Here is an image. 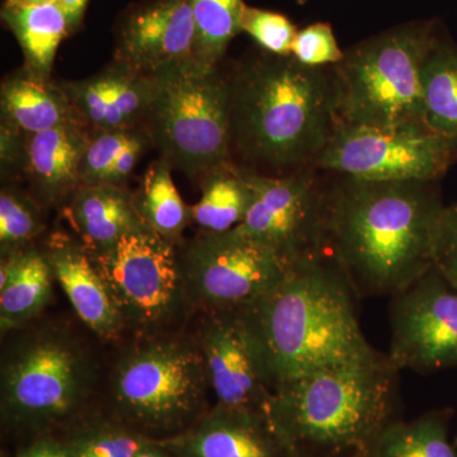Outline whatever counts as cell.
I'll return each mask as SVG.
<instances>
[{
    "instance_id": "cell-1",
    "label": "cell",
    "mask_w": 457,
    "mask_h": 457,
    "mask_svg": "<svg viewBox=\"0 0 457 457\" xmlns=\"http://www.w3.org/2000/svg\"><path fill=\"white\" fill-rule=\"evenodd\" d=\"M326 174L327 252L357 296H394L432 269L440 180Z\"/></svg>"
},
{
    "instance_id": "cell-2",
    "label": "cell",
    "mask_w": 457,
    "mask_h": 457,
    "mask_svg": "<svg viewBox=\"0 0 457 457\" xmlns=\"http://www.w3.org/2000/svg\"><path fill=\"white\" fill-rule=\"evenodd\" d=\"M356 296L326 252L288 267L272 290L237 312L270 393L320 370L381 356L361 329Z\"/></svg>"
},
{
    "instance_id": "cell-3",
    "label": "cell",
    "mask_w": 457,
    "mask_h": 457,
    "mask_svg": "<svg viewBox=\"0 0 457 457\" xmlns=\"http://www.w3.org/2000/svg\"><path fill=\"white\" fill-rule=\"evenodd\" d=\"M231 161L286 176L312 167L338 126L332 66L261 51L228 74Z\"/></svg>"
},
{
    "instance_id": "cell-4",
    "label": "cell",
    "mask_w": 457,
    "mask_h": 457,
    "mask_svg": "<svg viewBox=\"0 0 457 457\" xmlns=\"http://www.w3.org/2000/svg\"><path fill=\"white\" fill-rule=\"evenodd\" d=\"M389 357L312 372L273 390L266 414L295 456H368L390 423L395 376Z\"/></svg>"
},
{
    "instance_id": "cell-5",
    "label": "cell",
    "mask_w": 457,
    "mask_h": 457,
    "mask_svg": "<svg viewBox=\"0 0 457 457\" xmlns=\"http://www.w3.org/2000/svg\"><path fill=\"white\" fill-rule=\"evenodd\" d=\"M96 366L65 327L21 333L3 353L0 416L12 431L41 433L75 420L92 394Z\"/></svg>"
},
{
    "instance_id": "cell-6",
    "label": "cell",
    "mask_w": 457,
    "mask_h": 457,
    "mask_svg": "<svg viewBox=\"0 0 457 457\" xmlns=\"http://www.w3.org/2000/svg\"><path fill=\"white\" fill-rule=\"evenodd\" d=\"M212 392L196 338L141 336L111 375L117 420L161 440L186 431L206 413Z\"/></svg>"
},
{
    "instance_id": "cell-7",
    "label": "cell",
    "mask_w": 457,
    "mask_h": 457,
    "mask_svg": "<svg viewBox=\"0 0 457 457\" xmlns=\"http://www.w3.org/2000/svg\"><path fill=\"white\" fill-rule=\"evenodd\" d=\"M438 27L414 21L345 50L332 65L338 125H426L422 66Z\"/></svg>"
},
{
    "instance_id": "cell-8",
    "label": "cell",
    "mask_w": 457,
    "mask_h": 457,
    "mask_svg": "<svg viewBox=\"0 0 457 457\" xmlns=\"http://www.w3.org/2000/svg\"><path fill=\"white\" fill-rule=\"evenodd\" d=\"M143 128L161 158L189 179L231 162L228 74L192 60L156 75Z\"/></svg>"
},
{
    "instance_id": "cell-9",
    "label": "cell",
    "mask_w": 457,
    "mask_h": 457,
    "mask_svg": "<svg viewBox=\"0 0 457 457\" xmlns=\"http://www.w3.org/2000/svg\"><path fill=\"white\" fill-rule=\"evenodd\" d=\"M90 255L126 329L139 336L162 335L191 312L180 276L179 245L149 228Z\"/></svg>"
},
{
    "instance_id": "cell-10",
    "label": "cell",
    "mask_w": 457,
    "mask_h": 457,
    "mask_svg": "<svg viewBox=\"0 0 457 457\" xmlns=\"http://www.w3.org/2000/svg\"><path fill=\"white\" fill-rule=\"evenodd\" d=\"M179 263L191 312H239L272 290L288 266L266 245L236 228L198 231L179 245Z\"/></svg>"
},
{
    "instance_id": "cell-11",
    "label": "cell",
    "mask_w": 457,
    "mask_h": 457,
    "mask_svg": "<svg viewBox=\"0 0 457 457\" xmlns=\"http://www.w3.org/2000/svg\"><path fill=\"white\" fill-rule=\"evenodd\" d=\"M245 171L253 198L236 230L266 245L288 267L326 253V171L314 167L286 176Z\"/></svg>"
},
{
    "instance_id": "cell-12",
    "label": "cell",
    "mask_w": 457,
    "mask_h": 457,
    "mask_svg": "<svg viewBox=\"0 0 457 457\" xmlns=\"http://www.w3.org/2000/svg\"><path fill=\"white\" fill-rule=\"evenodd\" d=\"M457 162L453 147L427 125H338L312 167L374 180H440Z\"/></svg>"
},
{
    "instance_id": "cell-13",
    "label": "cell",
    "mask_w": 457,
    "mask_h": 457,
    "mask_svg": "<svg viewBox=\"0 0 457 457\" xmlns=\"http://www.w3.org/2000/svg\"><path fill=\"white\" fill-rule=\"evenodd\" d=\"M389 360L418 372L457 366V290L432 269L394 295Z\"/></svg>"
},
{
    "instance_id": "cell-14",
    "label": "cell",
    "mask_w": 457,
    "mask_h": 457,
    "mask_svg": "<svg viewBox=\"0 0 457 457\" xmlns=\"http://www.w3.org/2000/svg\"><path fill=\"white\" fill-rule=\"evenodd\" d=\"M191 0H144L120 18L113 60L156 77L195 60Z\"/></svg>"
},
{
    "instance_id": "cell-15",
    "label": "cell",
    "mask_w": 457,
    "mask_h": 457,
    "mask_svg": "<svg viewBox=\"0 0 457 457\" xmlns=\"http://www.w3.org/2000/svg\"><path fill=\"white\" fill-rule=\"evenodd\" d=\"M89 134L82 125L27 135L2 129L3 174L18 171L44 206H59L80 187V163Z\"/></svg>"
},
{
    "instance_id": "cell-16",
    "label": "cell",
    "mask_w": 457,
    "mask_h": 457,
    "mask_svg": "<svg viewBox=\"0 0 457 457\" xmlns=\"http://www.w3.org/2000/svg\"><path fill=\"white\" fill-rule=\"evenodd\" d=\"M196 342L216 407L266 414L270 390L261 378L237 312H206Z\"/></svg>"
},
{
    "instance_id": "cell-17",
    "label": "cell",
    "mask_w": 457,
    "mask_h": 457,
    "mask_svg": "<svg viewBox=\"0 0 457 457\" xmlns=\"http://www.w3.org/2000/svg\"><path fill=\"white\" fill-rule=\"evenodd\" d=\"M154 441L173 457H296L267 414L216 405L186 431Z\"/></svg>"
},
{
    "instance_id": "cell-18",
    "label": "cell",
    "mask_w": 457,
    "mask_h": 457,
    "mask_svg": "<svg viewBox=\"0 0 457 457\" xmlns=\"http://www.w3.org/2000/svg\"><path fill=\"white\" fill-rule=\"evenodd\" d=\"M62 86L89 131L143 128L154 95V77L137 73L116 60L92 77L64 80Z\"/></svg>"
},
{
    "instance_id": "cell-19",
    "label": "cell",
    "mask_w": 457,
    "mask_h": 457,
    "mask_svg": "<svg viewBox=\"0 0 457 457\" xmlns=\"http://www.w3.org/2000/svg\"><path fill=\"white\" fill-rule=\"evenodd\" d=\"M41 251L84 326L104 341L119 339L125 323L83 243L66 234L53 233Z\"/></svg>"
},
{
    "instance_id": "cell-20",
    "label": "cell",
    "mask_w": 457,
    "mask_h": 457,
    "mask_svg": "<svg viewBox=\"0 0 457 457\" xmlns=\"http://www.w3.org/2000/svg\"><path fill=\"white\" fill-rule=\"evenodd\" d=\"M2 129L17 134H37L82 120L62 82L41 78L23 69L9 75L0 89Z\"/></svg>"
},
{
    "instance_id": "cell-21",
    "label": "cell",
    "mask_w": 457,
    "mask_h": 457,
    "mask_svg": "<svg viewBox=\"0 0 457 457\" xmlns=\"http://www.w3.org/2000/svg\"><path fill=\"white\" fill-rule=\"evenodd\" d=\"M69 218L89 253L107 251L123 237L146 228L126 186H83L69 200Z\"/></svg>"
},
{
    "instance_id": "cell-22",
    "label": "cell",
    "mask_w": 457,
    "mask_h": 457,
    "mask_svg": "<svg viewBox=\"0 0 457 457\" xmlns=\"http://www.w3.org/2000/svg\"><path fill=\"white\" fill-rule=\"evenodd\" d=\"M53 270L37 245L2 254L0 330L2 335L31 323L53 299Z\"/></svg>"
},
{
    "instance_id": "cell-23",
    "label": "cell",
    "mask_w": 457,
    "mask_h": 457,
    "mask_svg": "<svg viewBox=\"0 0 457 457\" xmlns=\"http://www.w3.org/2000/svg\"><path fill=\"white\" fill-rule=\"evenodd\" d=\"M420 83L427 128L457 154V45L440 29L427 53Z\"/></svg>"
},
{
    "instance_id": "cell-24",
    "label": "cell",
    "mask_w": 457,
    "mask_h": 457,
    "mask_svg": "<svg viewBox=\"0 0 457 457\" xmlns=\"http://www.w3.org/2000/svg\"><path fill=\"white\" fill-rule=\"evenodd\" d=\"M2 20L20 44L27 71L50 78L60 44L73 33L60 3L3 7Z\"/></svg>"
},
{
    "instance_id": "cell-25",
    "label": "cell",
    "mask_w": 457,
    "mask_h": 457,
    "mask_svg": "<svg viewBox=\"0 0 457 457\" xmlns=\"http://www.w3.org/2000/svg\"><path fill=\"white\" fill-rule=\"evenodd\" d=\"M203 196L192 209V224L198 231L225 233L245 221L253 192L245 168L228 162L198 180Z\"/></svg>"
},
{
    "instance_id": "cell-26",
    "label": "cell",
    "mask_w": 457,
    "mask_h": 457,
    "mask_svg": "<svg viewBox=\"0 0 457 457\" xmlns=\"http://www.w3.org/2000/svg\"><path fill=\"white\" fill-rule=\"evenodd\" d=\"M173 167L163 158L147 168L140 187L134 192L135 206L150 230L179 245L192 224V209L180 197L171 177Z\"/></svg>"
},
{
    "instance_id": "cell-27",
    "label": "cell",
    "mask_w": 457,
    "mask_h": 457,
    "mask_svg": "<svg viewBox=\"0 0 457 457\" xmlns=\"http://www.w3.org/2000/svg\"><path fill=\"white\" fill-rule=\"evenodd\" d=\"M243 0H191L195 22L194 57L206 69L219 68L228 45L240 32Z\"/></svg>"
},
{
    "instance_id": "cell-28",
    "label": "cell",
    "mask_w": 457,
    "mask_h": 457,
    "mask_svg": "<svg viewBox=\"0 0 457 457\" xmlns=\"http://www.w3.org/2000/svg\"><path fill=\"white\" fill-rule=\"evenodd\" d=\"M366 457H457V453L445 423L432 416L411 423L390 422Z\"/></svg>"
},
{
    "instance_id": "cell-29",
    "label": "cell",
    "mask_w": 457,
    "mask_h": 457,
    "mask_svg": "<svg viewBox=\"0 0 457 457\" xmlns=\"http://www.w3.org/2000/svg\"><path fill=\"white\" fill-rule=\"evenodd\" d=\"M150 440L117 418H92L74 423L64 444L71 457H137Z\"/></svg>"
},
{
    "instance_id": "cell-30",
    "label": "cell",
    "mask_w": 457,
    "mask_h": 457,
    "mask_svg": "<svg viewBox=\"0 0 457 457\" xmlns=\"http://www.w3.org/2000/svg\"><path fill=\"white\" fill-rule=\"evenodd\" d=\"M42 204L33 195L13 187L0 194V251L16 253L35 246L46 228Z\"/></svg>"
},
{
    "instance_id": "cell-31",
    "label": "cell",
    "mask_w": 457,
    "mask_h": 457,
    "mask_svg": "<svg viewBox=\"0 0 457 457\" xmlns=\"http://www.w3.org/2000/svg\"><path fill=\"white\" fill-rule=\"evenodd\" d=\"M239 26L240 32L248 33L262 50L279 56L291 55L299 31L284 14L246 4L243 7Z\"/></svg>"
},
{
    "instance_id": "cell-32",
    "label": "cell",
    "mask_w": 457,
    "mask_h": 457,
    "mask_svg": "<svg viewBox=\"0 0 457 457\" xmlns=\"http://www.w3.org/2000/svg\"><path fill=\"white\" fill-rule=\"evenodd\" d=\"M139 129L134 130L90 131L88 145L80 163V187L104 185L108 170L128 147Z\"/></svg>"
},
{
    "instance_id": "cell-33",
    "label": "cell",
    "mask_w": 457,
    "mask_h": 457,
    "mask_svg": "<svg viewBox=\"0 0 457 457\" xmlns=\"http://www.w3.org/2000/svg\"><path fill=\"white\" fill-rule=\"evenodd\" d=\"M291 55L303 65L323 68L338 64L345 50L338 46L332 26L318 22L297 31Z\"/></svg>"
},
{
    "instance_id": "cell-34",
    "label": "cell",
    "mask_w": 457,
    "mask_h": 457,
    "mask_svg": "<svg viewBox=\"0 0 457 457\" xmlns=\"http://www.w3.org/2000/svg\"><path fill=\"white\" fill-rule=\"evenodd\" d=\"M433 269L457 290V203L441 213L433 246Z\"/></svg>"
},
{
    "instance_id": "cell-35",
    "label": "cell",
    "mask_w": 457,
    "mask_h": 457,
    "mask_svg": "<svg viewBox=\"0 0 457 457\" xmlns=\"http://www.w3.org/2000/svg\"><path fill=\"white\" fill-rule=\"evenodd\" d=\"M16 457H71L64 441H54L50 438L33 442Z\"/></svg>"
},
{
    "instance_id": "cell-36",
    "label": "cell",
    "mask_w": 457,
    "mask_h": 457,
    "mask_svg": "<svg viewBox=\"0 0 457 457\" xmlns=\"http://www.w3.org/2000/svg\"><path fill=\"white\" fill-rule=\"evenodd\" d=\"M59 3L64 9L66 17H68L71 32L77 31L82 25L89 0H59Z\"/></svg>"
},
{
    "instance_id": "cell-37",
    "label": "cell",
    "mask_w": 457,
    "mask_h": 457,
    "mask_svg": "<svg viewBox=\"0 0 457 457\" xmlns=\"http://www.w3.org/2000/svg\"><path fill=\"white\" fill-rule=\"evenodd\" d=\"M137 457H173L170 453H167L163 447L159 446L154 440L147 442L145 446L141 449Z\"/></svg>"
},
{
    "instance_id": "cell-38",
    "label": "cell",
    "mask_w": 457,
    "mask_h": 457,
    "mask_svg": "<svg viewBox=\"0 0 457 457\" xmlns=\"http://www.w3.org/2000/svg\"><path fill=\"white\" fill-rule=\"evenodd\" d=\"M57 2H59V0H5L4 5H3V7H32V5L51 4V3Z\"/></svg>"
},
{
    "instance_id": "cell-39",
    "label": "cell",
    "mask_w": 457,
    "mask_h": 457,
    "mask_svg": "<svg viewBox=\"0 0 457 457\" xmlns=\"http://www.w3.org/2000/svg\"><path fill=\"white\" fill-rule=\"evenodd\" d=\"M299 2V4H305V3H308L309 0H297Z\"/></svg>"
},
{
    "instance_id": "cell-40",
    "label": "cell",
    "mask_w": 457,
    "mask_h": 457,
    "mask_svg": "<svg viewBox=\"0 0 457 457\" xmlns=\"http://www.w3.org/2000/svg\"><path fill=\"white\" fill-rule=\"evenodd\" d=\"M455 445H456V446H457V437H456Z\"/></svg>"
}]
</instances>
